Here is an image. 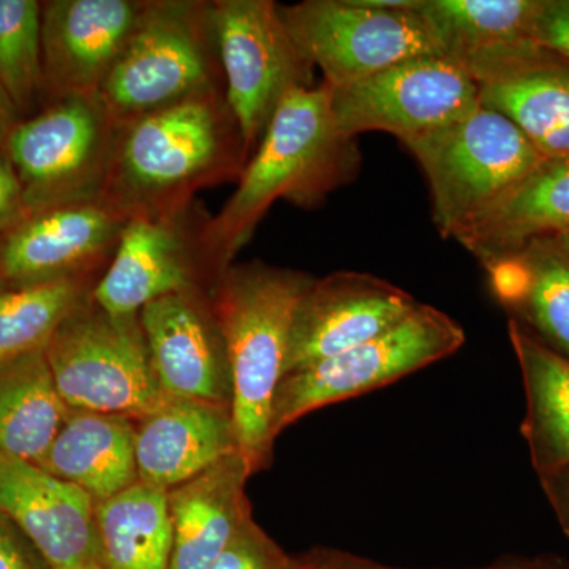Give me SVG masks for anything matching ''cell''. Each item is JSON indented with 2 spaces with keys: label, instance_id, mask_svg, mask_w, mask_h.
I'll return each instance as SVG.
<instances>
[{
  "label": "cell",
  "instance_id": "6da1fadb",
  "mask_svg": "<svg viewBox=\"0 0 569 569\" xmlns=\"http://www.w3.org/2000/svg\"><path fill=\"white\" fill-rule=\"evenodd\" d=\"M361 167L356 138L337 129L326 82L296 89L280 104L230 200L203 228L206 253L222 276L276 201L316 209Z\"/></svg>",
  "mask_w": 569,
  "mask_h": 569
},
{
  "label": "cell",
  "instance_id": "7a4b0ae2",
  "mask_svg": "<svg viewBox=\"0 0 569 569\" xmlns=\"http://www.w3.org/2000/svg\"><path fill=\"white\" fill-rule=\"evenodd\" d=\"M247 162L227 97L192 100L118 127L100 198L127 220L174 216L200 190L238 182Z\"/></svg>",
  "mask_w": 569,
  "mask_h": 569
},
{
  "label": "cell",
  "instance_id": "3957f363",
  "mask_svg": "<svg viewBox=\"0 0 569 569\" xmlns=\"http://www.w3.org/2000/svg\"><path fill=\"white\" fill-rule=\"evenodd\" d=\"M313 280L306 272L250 261L231 264L209 291L230 361L236 440L252 475L271 463L274 397L296 307Z\"/></svg>",
  "mask_w": 569,
  "mask_h": 569
},
{
  "label": "cell",
  "instance_id": "277c9868",
  "mask_svg": "<svg viewBox=\"0 0 569 569\" xmlns=\"http://www.w3.org/2000/svg\"><path fill=\"white\" fill-rule=\"evenodd\" d=\"M224 96L212 0H148L99 92L121 127L192 100Z\"/></svg>",
  "mask_w": 569,
  "mask_h": 569
},
{
  "label": "cell",
  "instance_id": "5b68a950",
  "mask_svg": "<svg viewBox=\"0 0 569 569\" xmlns=\"http://www.w3.org/2000/svg\"><path fill=\"white\" fill-rule=\"evenodd\" d=\"M402 144L429 183L433 223L452 239L546 160L515 123L485 107Z\"/></svg>",
  "mask_w": 569,
  "mask_h": 569
},
{
  "label": "cell",
  "instance_id": "8992f818",
  "mask_svg": "<svg viewBox=\"0 0 569 569\" xmlns=\"http://www.w3.org/2000/svg\"><path fill=\"white\" fill-rule=\"evenodd\" d=\"M91 293L44 347L59 395L70 410L144 417L167 396L153 377L140 317L110 316Z\"/></svg>",
  "mask_w": 569,
  "mask_h": 569
},
{
  "label": "cell",
  "instance_id": "52a82bcc",
  "mask_svg": "<svg viewBox=\"0 0 569 569\" xmlns=\"http://www.w3.org/2000/svg\"><path fill=\"white\" fill-rule=\"evenodd\" d=\"M463 342L466 332L458 321L419 302L385 335L284 376L272 407V436L318 408L387 387L448 358Z\"/></svg>",
  "mask_w": 569,
  "mask_h": 569
},
{
  "label": "cell",
  "instance_id": "ba28073f",
  "mask_svg": "<svg viewBox=\"0 0 569 569\" xmlns=\"http://www.w3.org/2000/svg\"><path fill=\"white\" fill-rule=\"evenodd\" d=\"M118 126L99 97H70L20 119L3 141L29 213L99 200Z\"/></svg>",
  "mask_w": 569,
  "mask_h": 569
},
{
  "label": "cell",
  "instance_id": "9c48e42d",
  "mask_svg": "<svg viewBox=\"0 0 569 569\" xmlns=\"http://www.w3.org/2000/svg\"><path fill=\"white\" fill-rule=\"evenodd\" d=\"M212 22L224 97L250 160L283 100L317 86L316 67L272 0H212Z\"/></svg>",
  "mask_w": 569,
  "mask_h": 569
},
{
  "label": "cell",
  "instance_id": "30bf717a",
  "mask_svg": "<svg viewBox=\"0 0 569 569\" xmlns=\"http://www.w3.org/2000/svg\"><path fill=\"white\" fill-rule=\"evenodd\" d=\"M417 6L378 9L366 0H305L280 6L302 54L337 89L407 59L440 54Z\"/></svg>",
  "mask_w": 569,
  "mask_h": 569
},
{
  "label": "cell",
  "instance_id": "8fae6325",
  "mask_svg": "<svg viewBox=\"0 0 569 569\" xmlns=\"http://www.w3.org/2000/svg\"><path fill=\"white\" fill-rule=\"evenodd\" d=\"M481 107L477 82L441 54L407 59L343 88H331L337 129L348 138L387 132L400 142L436 132Z\"/></svg>",
  "mask_w": 569,
  "mask_h": 569
},
{
  "label": "cell",
  "instance_id": "7c38bea8",
  "mask_svg": "<svg viewBox=\"0 0 569 569\" xmlns=\"http://www.w3.org/2000/svg\"><path fill=\"white\" fill-rule=\"evenodd\" d=\"M208 213L193 203L160 219H130L92 299L114 317H140L146 306L183 291H211L219 279L206 253Z\"/></svg>",
  "mask_w": 569,
  "mask_h": 569
},
{
  "label": "cell",
  "instance_id": "4fadbf2b",
  "mask_svg": "<svg viewBox=\"0 0 569 569\" xmlns=\"http://www.w3.org/2000/svg\"><path fill=\"white\" fill-rule=\"evenodd\" d=\"M127 222L102 198L28 213L0 238V290L102 276Z\"/></svg>",
  "mask_w": 569,
  "mask_h": 569
},
{
  "label": "cell",
  "instance_id": "5bb4252c",
  "mask_svg": "<svg viewBox=\"0 0 569 569\" xmlns=\"http://www.w3.org/2000/svg\"><path fill=\"white\" fill-rule=\"evenodd\" d=\"M418 305L402 288L366 272L313 280L296 307L284 376L385 335Z\"/></svg>",
  "mask_w": 569,
  "mask_h": 569
},
{
  "label": "cell",
  "instance_id": "9a60e30c",
  "mask_svg": "<svg viewBox=\"0 0 569 569\" xmlns=\"http://www.w3.org/2000/svg\"><path fill=\"white\" fill-rule=\"evenodd\" d=\"M148 0L41 2L44 104L99 96Z\"/></svg>",
  "mask_w": 569,
  "mask_h": 569
},
{
  "label": "cell",
  "instance_id": "2e32d148",
  "mask_svg": "<svg viewBox=\"0 0 569 569\" xmlns=\"http://www.w3.org/2000/svg\"><path fill=\"white\" fill-rule=\"evenodd\" d=\"M140 323L164 396L231 407L230 361L209 291L157 299L141 310Z\"/></svg>",
  "mask_w": 569,
  "mask_h": 569
},
{
  "label": "cell",
  "instance_id": "e0dca14e",
  "mask_svg": "<svg viewBox=\"0 0 569 569\" xmlns=\"http://www.w3.org/2000/svg\"><path fill=\"white\" fill-rule=\"evenodd\" d=\"M97 503L84 490L0 452V511L51 569L100 568Z\"/></svg>",
  "mask_w": 569,
  "mask_h": 569
},
{
  "label": "cell",
  "instance_id": "ac0fdd59",
  "mask_svg": "<svg viewBox=\"0 0 569 569\" xmlns=\"http://www.w3.org/2000/svg\"><path fill=\"white\" fill-rule=\"evenodd\" d=\"M463 70L481 107L515 123L545 159L569 157V63L529 43Z\"/></svg>",
  "mask_w": 569,
  "mask_h": 569
},
{
  "label": "cell",
  "instance_id": "d6986e66",
  "mask_svg": "<svg viewBox=\"0 0 569 569\" xmlns=\"http://www.w3.org/2000/svg\"><path fill=\"white\" fill-rule=\"evenodd\" d=\"M137 426L138 478L168 490L239 452L230 406L164 397Z\"/></svg>",
  "mask_w": 569,
  "mask_h": 569
},
{
  "label": "cell",
  "instance_id": "ffe728a7",
  "mask_svg": "<svg viewBox=\"0 0 569 569\" xmlns=\"http://www.w3.org/2000/svg\"><path fill=\"white\" fill-rule=\"evenodd\" d=\"M252 477L241 452L227 458L168 490L173 527L168 569H209L223 552L242 522L252 515L246 497Z\"/></svg>",
  "mask_w": 569,
  "mask_h": 569
},
{
  "label": "cell",
  "instance_id": "44dd1931",
  "mask_svg": "<svg viewBox=\"0 0 569 569\" xmlns=\"http://www.w3.org/2000/svg\"><path fill=\"white\" fill-rule=\"evenodd\" d=\"M565 234H569V157L546 159L455 239L486 266Z\"/></svg>",
  "mask_w": 569,
  "mask_h": 569
},
{
  "label": "cell",
  "instance_id": "7402d4cb",
  "mask_svg": "<svg viewBox=\"0 0 569 569\" xmlns=\"http://www.w3.org/2000/svg\"><path fill=\"white\" fill-rule=\"evenodd\" d=\"M39 467L102 503L140 481L134 419L70 410Z\"/></svg>",
  "mask_w": 569,
  "mask_h": 569
},
{
  "label": "cell",
  "instance_id": "603a6c76",
  "mask_svg": "<svg viewBox=\"0 0 569 569\" xmlns=\"http://www.w3.org/2000/svg\"><path fill=\"white\" fill-rule=\"evenodd\" d=\"M498 301L523 328L569 359V258L531 244L485 266Z\"/></svg>",
  "mask_w": 569,
  "mask_h": 569
},
{
  "label": "cell",
  "instance_id": "cb8c5ba5",
  "mask_svg": "<svg viewBox=\"0 0 569 569\" xmlns=\"http://www.w3.org/2000/svg\"><path fill=\"white\" fill-rule=\"evenodd\" d=\"M509 340L526 389L522 432L538 477L569 468V359L509 318Z\"/></svg>",
  "mask_w": 569,
  "mask_h": 569
},
{
  "label": "cell",
  "instance_id": "d4e9b609",
  "mask_svg": "<svg viewBox=\"0 0 569 569\" xmlns=\"http://www.w3.org/2000/svg\"><path fill=\"white\" fill-rule=\"evenodd\" d=\"M542 0H419L418 11L438 51L452 62L493 58L537 43L535 21Z\"/></svg>",
  "mask_w": 569,
  "mask_h": 569
},
{
  "label": "cell",
  "instance_id": "484cf974",
  "mask_svg": "<svg viewBox=\"0 0 569 569\" xmlns=\"http://www.w3.org/2000/svg\"><path fill=\"white\" fill-rule=\"evenodd\" d=\"M63 402L44 350L0 367V452L39 466L61 432Z\"/></svg>",
  "mask_w": 569,
  "mask_h": 569
},
{
  "label": "cell",
  "instance_id": "4316f807",
  "mask_svg": "<svg viewBox=\"0 0 569 569\" xmlns=\"http://www.w3.org/2000/svg\"><path fill=\"white\" fill-rule=\"evenodd\" d=\"M102 569H168L173 548L168 492L138 481L96 508Z\"/></svg>",
  "mask_w": 569,
  "mask_h": 569
},
{
  "label": "cell",
  "instance_id": "83f0119b",
  "mask_svg": "<svg viewBox=\"0 0 569 569\" xmlns=\"http://www.w3.org/2000/svg\"><path fill=\"white\" fill-rule=\"evenodd\" d=\"M100 277L0 290V367L44 350L59 325L91 293Z\"/></svg>",
  "mask_w": 569,
  "mask_h": 569
},
{
  "label": "cell",
  "instance_id": "f1b7e54d",
  "mask_svg": "<svg viewBox=\"0 0 569 569\" xmlns=\"http://www.w3.org/2000/svg\"><path fill=\"white\" fill-rule=\"evenodd\" d=\"M0 84L21 119L44 107L39 0H0Z\"/></svg>",
  "mask_w": 569,
  "mask_h": 569
},
{
  "label": "cell",
  "instance_id": "f546056e",
  "mask_svg": "<svg viewBox=\"0 0 569 569\" xmlns=\"http://www.w3.org/2000/svg\"><path fill=\"white\" fill-rule=\"evenodd\" d=\"M209 569H305V560L288 556L250 515Z\"/></svg>",
  "mask_w": 569,
  "mask_h": 569
},
{
  "label": "cell",
  "instance_id": "4dcf8cb0",
  "mask_svg": "<svg viewBox=\"0 0 569 569\" xmlns=\"http://www.w3.org/2000/svg\"><path fill=\"white\" fill-rule=\"evenodd\" d=\"M533 37L539 47L569 63V0H542Z\"/></svg>",
  "mask_w": 569,
  "mask_h": 569
},
{
  "label": "cell",
  "instance_id": "1f68e13d",
  "mask_svg": "<svg viewBox=\"0 0 569 569\" xmlns=\"http://www.w3.org/2000/svg\"><path fill=\"white\" fill-rule=\"evenodd\" d=\"M0 569H51L36 546L0 511Z\"/></svg>",
  "mask_w": 569,
  "mask_h": 569
},
{
  "label": "cell",
  "instance_id": "d6a6232c",
  "mask_svg": "<svg viewBox=\"0 0 569 569\" xmlns=\"http://www.w3.org/2000/svg\"><path fill=\"white\" fill-rule=\"evenodd\" d=\"M20 178L0 144V238L28 217Z\"/></svg>",
  "mask_w": 569,
  "mask_h": 569
},
{
  "label": "cell",
  "instance_id": "836d02e7",
  "mask_svg": "<svg viewBox=\"0 0 569 569\" xmlns=\"http://www.w3.org/2000/svg\"><path fill=\"white\" fill-rule=\"evenodd\" d=\"M365 569H449V568H402L392 567V565L380 563V561H370ZM455 569H569L568 561L557 559V557H503V559L477 568H455Z\"/></svg>",
  "mask_w": 569,
  "mask_h": 569
},
{
  "label": "cell",
  "instance_id": "e575fe53",
  "mask_svg": "<svg viewBox=\"0 0 569 569\" xmlns=\"http://www.w3.org/2000/svg\"><path fill=\"white\" fill-rule=\"evenodd\" d=\"M542 492L556 512L561 530L569 538V468L539 478Z\"/></svg>",
  "mask_w": 569,
  "mask_h": 569
},
{
  "label": "cell",
  "instance_id": "d590c367",
  "mask_svg": "<svg viewBox=\"0 0 569 569\" xmlns=\"http://www.w3.org/2000/svg\"><path fill=\"white\" fill-rule=\"evenodd\" d=\"M20 112L17 111V108H14L13 102L10 100L9 93H7L6 89L0 84V144H3L7 134L10 133L14 123L20 121Z\"/></svg>",
  "mask_w": 569,
  "mask_h": 569
},
{
  "label": "cell",
  "instance_id": "8d00e7d4",
  "mask_svg": "<svg viewBox=\"0 0 569 569\" xmlns=\"http://www.w3.org/2000/svg\"><path fill=\"white\" fill-rule=\"evenodd\" d=\"M537 244V242H535ZM541 244L552 247L557 252L567 254L569 258V234L560 236V238L550 239V241H542Z\"/></svg>",
  "mask_w": 569,
  "mask_h": 569
},
{
  "label": "cell",
  "instance_id": "74e56055",
  "mask_svg": "<svg viewBox=\"0 0 569 569\" xmlns=\"http://www.w3.org/2000/svg\"><path fill=\"white\" fill-rule=\"evenodd\" d=\"M302 560H305V569H321L318 567L316 559H313L312 552L305 553Z\"/></svg>",
  "mask_w": 569,
  "mask_h": 569
},
{
  "label": "cell",
  "instance_id": "f35d334b",
  "mask_svg": "<svg viewBox=\"0 0 569 569\" xmlns=\"http://www.w3.org/2000/svg\"><path fill=\"white\" fill-rule=\"evenodd\" d=\"M71 569H100V568H71Z\"/></svg>",
  "mask_w": 569,
  "mask_h": 569
}]
</instances>
